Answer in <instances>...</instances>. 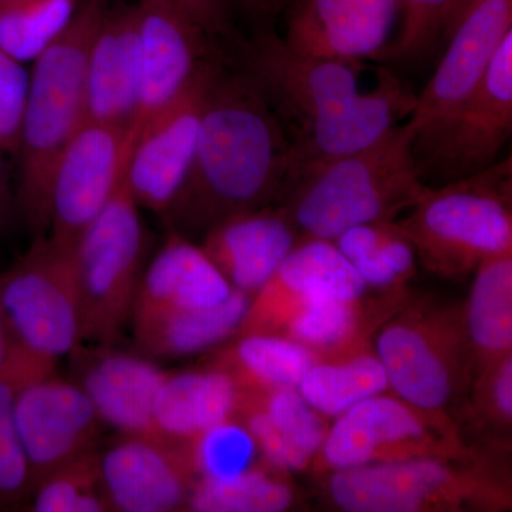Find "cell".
Here are the masks:
<instances>
[{
	"instance_id": "obj_1",
	"label": "cell",
	"mask_w": 512,
	"mask_h": 512,
	"mask_svg": "<svg viewBox=\"0 0 512 512\" xmlns=\"http://www.w3.org/2000/svg\"><path fill=\"white\" fill-rule=\"evenodd\" d=\"M296 173L281 121L247 76L220 63L190 173L163 218L170 231L202 238L232 215L281 205Z\"/></svg>"
},
{
	"instance_id": "obj_2",
	"label": "cell",
	"mask_w": 512,
	"mask_h": 512,
	"mask_svg": "<svg viewBox=\"0 0 512 512\" xmlns=\"http://www.w3.org/2000/svg\"><path fill=\"white\" fill-rule=\"evenodd\" d=\"M106 12L101 0H86L67 29L37 57L30 70L15 192L19 215L33 239L49 234L57 161L87 120V59Z\"/></svg>"
},
{
	"instance_id": "obj_3",
	"label": "cell",
	"mask_w": 512,
	"mask_h": 512,
	"mask_svg": "<svg viewBox=\"0 0 512 512\" xmlns=\"http://www.w3.org/2000/svg\"><path fill=\"white\" fill-rule=\"evenodd\" d=\"M427 187L402 123L359 153L302 168L281 205L301 241H335L357 225L397 220Z\"/></svg>"
},
{
	"instance_id": "obj_4",
	"label": "cell",
	"mask_w": 512,
	"mask_h": 512,
	"mask_svg": "<svg viewBox=\"0 0 512 512\" xmlns=\"http://www.w3.org/2000/svg\"><path fill=\"white\" fill-rule=\"evenodd\" d=\"M390 392L461 431L474 383L464 306L410 299L376 332Z\"/></svg>"
},
{
	"instance_id": "obj_5",
	"label": "cell",
	"mask_w": 512,
	"mask_h": 512,
	"mask_svg": "<svg viewBox=\"0 0 512 512\" xmlns=\"http://www.w3.org/2000/svg\"><path fill=\"white\" fill-rule=\"evenodd\" d=\"M326 494L348 512H500L512 505L507 468L477 447L460 456L333 471Z\"/></svg>"
},
{
	"instance_id": "obj_6",
	"label": "cell",
	"mask_w": 512,
	"mask_h": 512,
	"mask_svg": "<svg viewBox=\"0 0 512 512\" xmlns=\"http://www.w3.org/2000/svg\"><path fill=\"white\" fill-rule=\"evenodd\" d=\"M431 274L460 281L493 256L512 252V160L427 187L396 220Z\"/></svg>"
},
{
	"instance_id": "obj_7",
	"label": "cell",
	"mask_w": 512,
	"mask_h": 512,
	"mask_svg": "<svg viewBox=\"0 0 512 512\" xmlns=\"http://www.w3.org/2000/svg\"><path fill=\"white\" fill-rule=\"evenodd\" d=\"M126 173L74 247L82 342L113 346L126 328L143 276L146 232Z\"/></svg>"
},
{
	"instance_id": "obj_8",
	"label": "cell",
	"mask_w": 512,
	"mask_h": 512,
	"mask_svg": "<svg viewBox=\"0 0 512 512\" xmlns=\"http://www.w3.org/2000/svg\"><path fill=\"white\" fill-rule=\"evenodd\" d=\"M0 312L19 355L55 370L82 343L74 249L49 237L0 274Z\"/></svg>"
},
{
	"instance_id": "obj_9",
	"label": "cell",
	"mask_w": 512,
	"mask_h": 512,
	"mask_svg": "<svg viewBox=\"0 0 512 512\" xmlns=\"http://www.w3.org/2000/svg\"><path fill=\"white\" fill-rule=\"evenodd\" d=\"M473 448L460 430L441 423L396 394L382 393L336 417L311 468L326 476L370 464L460 456Z\"/></svg>"
},
{
	"instance_id": "obj_10",
	"label": "cell",
	"mask_w": 512,
	"mask_h": 512,
	"mask_svg": "<svg viewBox=\"0 0 512 512\" xmlns=\"http://www.w3.org/2000/svg\"><path fill=\"white\" fill-rule=\"evenodd\" d=\"M237 49L239 72L264 97L286 136L359 93V63L308 55L272 30Z\"/></svg>"
},
{
	"instance_id": "obj_11",
	"label": "cell",
	"mask_w": 512,
	"mask_h": 512,
	"mask_svg": "<svg viewBox=\"0 0 512 512\" xmlns=\"http://www.w3.org/2000/svg\"><path fill=\"white\" fill-rule=\"evenodd\" d=\"M512 131V32L483 82L429 143L414 153L424 183L446 184L497 163Z\"/></svg>"
},
{
	"instance_id": "obj_12",
	"label": "cell",
	"mask_w": 512,
	"mask_h": 512,
	"mask_svg": "<svg viewBox=\"0 0 512 512\" xmlns=\"http://www.w3.org/2000/svg\"><path fill=\"white\" fill-rule=\"evenodd\" d=\"M134 133L130 127L86 120L64 148L52 183L47 237L74 249L104 210L126 173Z\"/></svg>"
},
{
	"instance_id": "obj_13",
	"label": "cell",
	"mask_w": 512,
	"mask_h": 512,
	"mask_svg": "<svg viewBox=\"0 0 512 512\" xmlns=\"http://www.w3.org/2000/svg\"><path fill=\"white\" fill-rule=\"evenodd\" d=\"M220 56L198 72L180 96L137 131L128 154L126 181L138 207L163 215L190 173L202 110Z\"/></svg>"
},
{
	"instance_id": "obj_14",
	"label": "cell",
	"mask_w": 512,
	"mask_h": 512,
	"mask_svg": "<svg viewBox=\"0 0 512 512\" xmlns=\"http://www.w3.org/2000/svg\"><path fill=\"white\" fill-rule=\"evenodd\" d=\"M512 32V0H484L448 36L436 73L406 120L413 131V153L439 133L483 82L498 47Z\"/></svg>"
},
{
	"instance_id": "obj_15",
	"label": "cell",
	"mask_w": 512,
	"mask_h": 512,
	"mask_svg": "<svg viewBox=\"0 0 512 512\" xmlns=\"http://www.w3.org/2000/svg\"><path fill=\"white\" fill-rule=\"evenodd\" d=\"M15 423L32 491L56 468L96 451L104 426L82 387L53 373L20 387Z\"/></svg>"
},
{
	"instance_id": "obj_16",
	"label": "cell",
	"mask_w": 512,
	"mask_h": 512,
	"mask_svg": "<svg viewBox=\"0 0 512 512\" xmlns=\"http://www.w3.org/2000/svg\"><path fill=\"white\" fill-rule=\"evenodd\" d=\"M100 471L110 511L187 510L197 483L185 443L160 434H123L100 453Z\"/></svg>"
},
{
	"instance_id": "obj_17",
	"label": "cell",
	"mask_w": 512,
	"mask_h": 512,
	"mask_svg": "<svg viewBox=\"0 0 512 512\" xmlns=\"http://www.w3.org/2000/svg\"><path fill=\"white\" fill-rule=\"evenodd\" d=\"M414 104L412 89L389 70H380L370 92L357 93L288 134L296 171L373 146L409 119Z\"/></svg>"
},
{
	"instance_id": "obj_18",
	"label": "cell",
	"mask_w": 512,
	"mask_h": 512,
	"mask_svg": "<svg viewBox=\"0 0 512 512\" xmlns=\"http://www.w3.org/2000/svg\"><path fill=\"white\" fill-rule=\"evenodd\" d=\"M369 286L326 239H302L255 295L237 335L278 333L301 303L313 298L359 299Z\"/></svg>"
},
{
	"instance_id": "obj_19",
	"label": "cell",
	"mask_w": 512,
	"mask_h": 512,
	"mask_svg": "<svg viewBox=\"0 0 512 512\" xmlns=\"http://www.w3.org/2000/svg\"><path fill=\"white\" fill-rule=\"evenodd\" d=\"M140 92L130 128L137 131L150 117L173 103L212 57V42L190 20L150 5H138Z\"/></svg>"
},
{
	"instance_id": "obj_20",
	"label": "cell",
	"mask_w": 512,
	"mask_h": 512,
	"mask_svg": "<svg viewBox=\"0 0 512 512\" xmlns=\"http://www.w3.org/2000/svg\"><path fill=\"white\" fill-rule=\"evenodd\" d=\"M284 8L289 45L345 62L382 56L397 15L396 0H286Z\"/></svg>"
},
{
	"instance_id": "obj_21",
	"label": "cell",
	"mask_w": 512,
	"mask_h": 512,
	"mask_svg": "<svg viewBox=\"0 0 512 512\" xmlns=\"http://www.w3.org/2000/svg\"><path fill=\"white\" fill-rule=\"evenodd\" d=\"M299 242L284 207L269 205L218 222L200 247L232 288L252 298Z\"/></svg>"
},
{
	"instance_id": "obj_22",
	"label": "cell",
	"mask_w": 512,
	"mask_h": 512,
	"mask_svg": "<svg viewBox=\"0 0 512 512\" xmlns=\"http://www.w3.org/2000/svg\"><path fill=\"white\" fill-rule=\"evenodd\" d=\"M232 291L200 245L170 231L144 269L130 320L134 325L164 313L210 308L228 299Z\"/></svg>"
},
{
	"instance_id": "obj_23",
	"label": "cell",
	"mask_w": 512,
	"mask_h": 512,
	"mask_svg": "<svg viewBox=\"0 0 512 512\" xmlns=\"http://www.w3.org/2000/svg\"><path fill=\"white\" fill-rule=\"evenodd\" d=\"M84 357L80 387L104 426L121 434H158L154 403L168 372L146 357L97 346Z\"/></svg>"
},
{
	"instance_id": "obj_24",
	"label": "cell",
	"mask_w": 512,
	"mask_h": 512,
	"mask_svg": "<svg viewBox=\"0 0 512 512\" xmlns=\"http://www.w3.org/2000/svg\"><path fill=\"white\" fill-rule=\"evenodd\" d=\"M140 92L138 9L106 12L87 59V120L130 127Z\"/></svg>"
},
{
	"instance_id": "obj_25",
	"label": "cell",
	"mask_w": 512,
	"mask_h": 512,
	"mask_svg": "<svg viewBox=\"0 0 512 512\" xmlns=\"http://www.w3.org/2000/svg\"><path fill=\"white\" fill-rule=\"evenodd\" d=\"M366 296L339 299L322 296L301 303L285 320L278 335L301 343L322 360L339 359L366 349V338L404 301L407 295L366 306Z\"/></svg>"
},
{
	"instance_id": "obj_26",
	"label": "cell",
	"mask_w": 512,
	"mask_h": 512,
	"mask_svg": "<svg viewBox=\"0 0 512 512\" xmlns=\"http://www.w3.org/2000/svg\"><path fill=\"white\" fill-rule=\"evenodd\" d=\"M239 394L235 380L214 365L204 370L168 372L154 403L157 433L188 443L202 431L234 417Z\"/></svg>"
},
{
	"instance_id": "obj_27",
	"label": "cell",
	"mask_w": 512,
	"mask_h": 512,
	"mask_svg": "<svg viewBox=\"0 0 512 512\" xmlns=\"http://www.w3.org/2000/svg\"><path fill=\"white\" fill-rule=\"evenodd\" d=\"M249 302L248 293L234 289L228 299L210 308L164 313L134 323V339L148 357L197 355L237 335Z\"/></svg>"
},
{
	"instance_id": "obj_28",
	"label": "cell",
	"mask_w": 512,
	"mask_h": 512,
	"mask_svg": "<svg viewBox=\"0 0 512 512\" xmlns=\"http://www.w3.org/2000/svg\"><path fill=\"white\" fill-rule=\"evenodd\" d=\"M464 316L476 380L512 355V252L478 266Z\"/></svg>"
},
{
	"instance_id": "obj_29",
	"label": "cell",
	"mask_w": 512,
	"mask_h": 512,
	"mask_svg": "<svg viewBox=\"0 0 512 512\" xmlns=\"http://www.w3.org/2000/svg\"><path fill=\"white\" fill-rule=\"evenodd\" d=\"M320 357L311 349L278 333H248L235 336L212 365L225 370L241 390L298 387L303 376Z\"/></svg>"
},
{
	"instance_id": "obj_30",
	"label": "cell",
	"mask_w": 512,
	"mask_h": 512,
	"mask_svg": "<svg viewBox=\"0 0 512 512\" xmlns=\"http://www.w3.org/2000/svg\"><path fill=\"white\" fill-rule=\"evenodd\" d=\"M333 242L366 285L386 295L406 293L416 275V249L396 220L357 225Z\"/></svg>"
},
{
	"instance_id": "obj_31",
	"label": "cell",
	"mask_w": 512,
	"mask_h": 512,
	"mask_svg": "<svg viewBox=\"0 0 512 512\" xmlns=\"http://www.w3.org/2000/svg\"><path fill=\"white\" fill-rule=\"evenodd\" d=\"M298 390L323 416L336 419L357 403L389 392L390 387L376 353L365 349L316 363L303 376Z\"/></svg>"
},
{
	"instance_id": "obj_32",
	"label": "cell",
	"mask_w": 512,
	"mask_h": 512,
	"mask_svg": "<svg viewBox=\"0 0 512 512\" xmlns=\"http://www.w3.org/2000/svg\"><path fill=\"white\" fill-rule=\"evenodd\" d=\"M295 503V491L281 471L259 463L229 480H197L187 511L284 512Z\"/></svg>"
},
{
	"instance_id": "obj_33",
	"label": "cell",
	"mask_w": 512,
	"mask_h": 512,
	"mask_svg": "<svg viewBox=\"0 0 512 512\" xmlns=\"http://www.w3.org/2000/svg\"><path fill=\"white\" fill-rule=\"evenodd\" d=\"M77 0H29L0 8V49L35 62L70 25Z\"/></svg>"
},
{
	"instance_id": "obj_34",
	"label": "cell",
	"mask_w": 512,
	"mask_h": 512,
	"mask_svg": "<svg viewBox=\"0 0 512 512\" xmlns=\"http://www.w3.org/2000/svg\"><path fill=\"white\" fill-rule=\"evenodd\" d=\"M35 512L110 511L100 471V453L84 454L56 468L36 484L29 500Z\"/></svg>"
},
{
	"instance_id": "obj_35",
	"label": "cell",
	"mask_w": 512,
	"mask_h": 512,
	"mask_svg": "<svg viewBox=\"0 0 512 512\" xmlns=\"http://www.w3.org/2000/svg\"><path fill=\"white\" fill-rule=\"evenodd\" d=\"M185 447L197 480H229L259 464L254 437L237 417L202 431Z\"/></svg>"
},
{
	"instance_id": "obj_36",
	"label": "cell",
	"mask_w": 512,
	"mask_h": 512,
	"mask_svg": "<svg viewBox=\"0 0 512 512\" xmlns=\"http://www.w3.org/2000/svg\"><path fill=\"white\" fill-rule=\"evenodd\" d=\"M35 377L10 373L0 377V510H16L29 503L32 480L28 460L15 423L16 393Z\"/></svg>"
},
{
	"instance_id": "obj_37",
	"label": "cell",
	"mask_w": 512,
	"mask_h": 512,
	"mask_svg": "<svg viewBox=\"0 0 512 512\" xmlns=\"http://www.w3.org/2000/svg\"><path fill=\"white\" fill-rule=\"evenodd\" d=\"M242 392L251 396L272 426L293 448L313 460L328 436L329 419L308 403L298 387Z\"/></svg>"
},
{
	"instance_id": "obj_38",
	"label": "cell",
	"mask_w": 512,
	"mask_h": 512,
	"mask_svg": "<svg viewBox=\"0 0 512 512\" xmlns=\"http://www.w3.org/2000/svg\"><path fill=\"white\" fill-rule=\"evenodd\" d=\"M476 420L495 437L510 434L512 426V355L478 376L471 387L464 420Z\"/></svg>"
},
{
	"instance_id": "obj_39",
	"label": "cell",
	"mask_w": 512,
	"mask_h": 512,
	"mask_svg": "<svg viewBox=\"0 0 512 512\" xmlns=\"http://www.w3.org/2000/svg\"><path fill=\"white\" fill-rule=\"evenodd\" d=\"M397 12L402 13V28L392 46L382 57L416 59L427 55L443 32L444 16L451 0H396Z\"/></svg>"
},
{
	"instance_id": "obj_40",
	"label": "cell",
	"mask_w": 512,
	"mask_h": 512,
	"mask_svg": "<svg viewBox=\"0 0 512 512\" xmlns=\"http://www.w3.org/2000/svg\"><path fill=\"white\" fill-rule=\"evenodd\" d=\"M29 84L25 63L0 49V147L5 154H18Z\"/></svg>"
},
{
	"instance_id": "obj_41",
	"label": "cell",
	"mask_w": 512,
	"mask_h": 512,
	"mask_svg": "<svg viewBox=\"0 0 512 512\" xmlns=\"http://www.w3.org/2000/svg\"><path fill=\"white\" fill-rule=\"evenodd\" d=\"M140 5L156 6L183 16L200 28L212 42L234 39V6L231 0H140Z\"/></svg>"
},
{
	"instance_id": "obj_42",
	"label": "cell",
	"mask_w": 512,
	"mask_h": 512,
	"mask_svg": "<svg viewBox=\"0 0 512 512\" xmlns=\"http://www.w3.org/2000/svg\"><path fill=\"white\" fill-rule=\"evenodd\" d=\"M16 372L25 373L35 379H42V377L53 373L45 367L37 365L28 357L19 355L18 349L15 348L12 338H10L9 330L6 328L2 312H0V377Z\"/></svg>"
},
{
	"instance_id": "obj_43",
	"label": "cell",
	"mask_w": 512,
	"mask_h": 512,
	"mask_svg": "<svg viewBox=\"0 0 512 512\" xmlns=\"http://www.w3.org/2000/svg\"><path fill=\"white\" fill-rule=\"evenodd\" d=\"M5 151L0 147V235L8 231L15 215L19 214L16 192L12 190L5 163H3Z\"/></svg>"
},
{
	"instance_id": "obj_44",
	"label": "cell",
	"mask_w": 512,
	"mask_h": 512,
	"mask_svg": "<svg viewBox=\"0 0 512 512\" xmlns=\"http://www.w3.org/2000/svg\"><path fill=\"white\" fill-rule=\"evenodd\" d=\"M483 2L484 0H451L446 16H444L441 36L447 40L448 36L456 30L457 26Z\"/></svg>"
},
{
	"instance_id": "obj_45",
	"label": "cell",
	"mask_w": 512,
	"mask_h": 512,
	"mask_svg": "<svg viewBox=\"0 0 512 512\" xmlns=\"http://www.w3.org/2000/svg\"><path fill=\"white\" fill-rule=\"evenodd\" d=\"M234 8L251 16H268L284 8L285 0H231Z\"/></svg>"
},
{
	"instance_id": "obj_46",
	"label": "cell",
	"mask_w": 512,
	"mask_h": 512,
	"mask_svg": "<svg viewBox=\"0 0 512 512\" xmlns=\"http://www.w3.org/2000/svg\"><path fill=\"white\" fill-rule=\"evenodd\" d=\"M29 2V0H0V8L2 6L16 5V3Z\"/></svg>"
}]
</instances>
